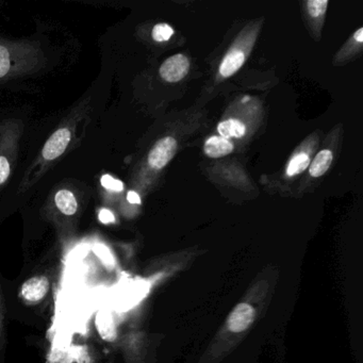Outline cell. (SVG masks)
<instances>
[{"instance_id":"20","label":"cell","mask_w":363,"mask_h":363,"mask_svg":"<svg viewBox=\"0 0 363 363\" xmlns=\"http://www.w3.org/2000/svg\"><path fill=\"white\" fill-rule=\"evenodd\" d=\"M127 199L129 203H135V205H140L141 203V199H140L139 194L135 193V191H130L127 195Z\"/></svg>"},{"instance_id":"9","label":"cell","mask_w":363,"mask_h":363,"mask_svg":"<svg viewBox=\"0 0 363 363\" xmlns=\"http://www.w3.org/2000/svg\"><path fill=\"white\" fill-rule=\"evenodd\" d=\"M218 133L220 137L229 140L230 138H240L244 137L246 133V127L243 123L238 120H228L225 122L220 123L218 127Z\"/></svg>"},{"instance_id":"12","label":"cell","mask_w":363,"mask_h":363,"mask_svg":"<svg viewBox=\"0 0 363 363\" xmlns=\"http://www.w3.org/2000/svg\"><path fill=\"white\" fill-rule=\"evenodd\" d=\"M310 165V158L305 152L296 155L292 160L289 163L288 169H286V174L288 176H294L297 174L303 173L306 171L308 167Z\"/></svg>"},{"instance_id":"10","label":"cell","mask_w":363,"mask_h":363,"mask_svg":"<svg viewBox=\"0 0 363 363\" xmlns=\"http://www.w3.org/2000/svg\"><path fill=\"white\" fill-rule=\"evenodd\" d=\"M333 162V152L328 150H322L316 155L310 165V175L312 177H320L326 173Z\"/></svg>"},{"instance_id":"14","label":"cell","mask_w":363,"mask_h":363,"mask_svg":"<svg viewBox=\"0 0 363 363\" xmlns=\"http://www.w3.org/2000/svg\"><path fill=\"white\" fill-rule=\"evenodd\" d=\"M327 6V0H310L307 3L308 12L312 18H320L326 12Z\"/></svg>"},{"instance_id":"1","label":"cell","mask_w":363,"mask_h":363,"mask_svg":"<svg viewBox=\"0 0 363 363\" xmlns=\"http://www.w3.org/2000/svg\"><path fill=\"white\" fill-rule=\"evenodd\" d=\"M50 290V281L46 276L29 278L21 286L20 295L29 305L41 303Z\"/></svg>"},{"instance_id":"3","label":"cell","mask_w":363,"mask_h":363,"mask_svg":"<svg viewBox=\"0 0 363 363\" xmlns=\"http://www.w3.org/2000/svg\"><path fill=\"white\" fill-rule=\"evenodd\" d=\"M190 69V62L184 55H175L163 62L160 76L167 82H178L186 77Z\"/></svg>"},{"instance_id":"16","label":"cell","mask_w":363,"mask_h":363,"mask_svg":"<svg viewBox=\"0 0 363 363\" xmlns=\"http://www.w3.org/2000/svg\"><path fill=\"white\" fill-rule=\"evenodd\" d=\"M101 184L108 190L116 191V192H121L124 189V184L122 182L114 179L110 175H105L101 177Z\"/></svg>"},{"instance_id":"2","label":"cell","mask_w":363,"mask_h":363,"mask_svg":"<svg viewBox=\"0 0 363 363\" xmlns=\"http://www.w3.org/2000/svg\"><path fill=\"white\" fill-rule=\"evenodd\" d=\"M177 150V142L174 138L167 137L157 142L148 155V163L155 169H161L174 158Z\"/></svg>"},{"instance_id":"7","label":"cell","mask_w":363,"mask_h":363,"mask_svg":"<svg viewBox=\"0 0 363 363\" xmlns=\"http://www.w3.org/2000/svg\"><path fill=\"white\" fill-rule=\"evenodd\" d=\"M205 154L210 158H220L233 152V144L222 137H211L203 146Z\"/></svg>"},{"instance_id":"13","label":"cell","mask_w":363,"mask_h":363,"mask_svg":"<svg viewBox=\"0 0 363 363\" xmlns=\"http://www.w3.org/2000/svg\"><path fill=\"white\" fill-rule=\"evenodd\" d=\"M173 35V28L167 24H158L152 29V38L157 42L169 41Z\"/></svg>"},{"instance_id":"15","label":"cell","mask_w":363,"mask_h":363,"mask_svg":"<svg viewBox=\"0 0 363 363\" xmlns=\"http://www.w3.org/2000/svg\"><path fill=\"white\" fill-rule=\"evenodd\" d=\"M10 55L7 48L0 45V78L7 75L10 69Z\"/></svg>"},{"instance_id":"8","label":"cell","mask_w":363,"mask_h":363,"mask_svg":"<svg viewBox=\"0 0 363 363\" xmlns=\"http://www.w3.org/2000/svg\"><path fill=\"white\" fill-rule=\"evenodd\" d=\"M245 62V55L240 50L231 52L227 55L220 67V74L223 77H230L235 72L241 69Z\"/></svg>"},{"instance_id":"4","label":"cell","mask_w":363,"mask_h":363,"mask_svg":"<svg viewBox=\"0 0 363 363\" xmlns=\"http://www.w3.org/2000/svg\"><path fill=\"white\" fill-rule=\"evenodd\" d=\"M256 315L252 306L247 303H241L233 310L228 318L229 330L235 333H243L252 324Z\"/></svg>"},{"instance_id":"17","label":"cell","mask_w":363,"mask_h":363,"mask_svg":"<svg viewBox=\"0 0 363 363\" xmlns=\"http://www.w3.org/2000/svg\"><path fill=\"white\" fill-rule=\"evenodd\" d=\"M10 175L9 161L5 157L0 156V184H4Z\"/></svg>"},{"instance_id":"6","label":"cell","mask_w":363,"mask_h":363,"mask_svg":"<svg viewBox=\"0 0 363 363\" xmlns=\"http://www.w3.org/2000/svg\"><path fill=\"white\" fill-rule=\"evenodd\" d=\"M95 325H96L97 331H99L101 339L105 341L113 342L118 337L113 316L108 310H101L97 312Z\"/></svg>"},{"instance_id":"21","label":"cell","mask_w":363,"mask_h":363,"mask_svg":"<svg viewBox=\"0 0 363 363\" xmlns=\"http://www.w3.org/2000/svg\"><path fill=\"white\" fill-rule=\"evenodd\" d=\"M354 40H356L358 43H362L363 42V28L359 29L354 35Z\"/></svg>"},{"instance_id":"5","label":"cell","mask_w":363,"mask_h":363,"mask_svg":"<svg viewBox=\"0 0 363 363\" xmlns=\"http://www.w3.org/2000/svg\"><path fill=\"white\" fill-rule=\"evenodd\" d=\"M71 141V131L67 128L59 129L50 138L44 145L43 154L46 160H55L60 157L67 150Z\"/></svg>"},{"instance_id":"11","label":"cell","mask_w":363,"mask_h":363,"mask_svg":"<svg viewBox=\"0 0 363 363\" xmlns=\"http://www.w3.org/2000/svg\"><path fill=\"white\" fill-rule=\"evenodd\" d=\"M56 205L65 216H73L77 211V201L69 190L59 191L56 194Z\"/></svg>"},{"instance_id":"18","label":"cell","mask_w":363,"mask_h":363,"mask_svg":"<svg viewBox=\"0 0 363 363\" xmlns=\"http://www.w3.org/2000/svg\"><path fill=\"white\" fill-rule=\"evenodd\" d=\"M5 316H4L3 305L0 298V350L5 345Z\"/></svg>"},{"instance_id":"19","label":"cell","mask_w":363,"mask_h":363,"mask_svg":"<svg viewBox=\"0 0 363 363\" xmlns=\"http://www.w3.org/2000/svg\"><path fill=\"white\" fill-rule=\"evenodd\" d=\"M99 220L104 224H109V223L114 222V216L111 211L107 209H103L101 212H99Z\"/></svg>"}]
</instances>
